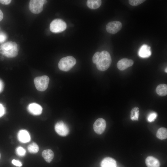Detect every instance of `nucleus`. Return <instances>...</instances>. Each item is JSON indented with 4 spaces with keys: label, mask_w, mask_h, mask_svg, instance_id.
Here are the masks:
<instances>
[{
    "label": "nucleus",
    "mask_w": 167,
    "mask_h": 167,
    "mask_svg": "<svg viewBox=\"0 0 167 167\" xmlns=\"http://www.w3.org/2000/svg\"><path fill=\"white\" fill-rule=\"evenodd\" d=\"M19 47L15 42L8 41L0 46V53L7 58L15 57L18 54Z\"/></svg>",
    "instance_id": "1"
},
{
    "label": "nucleus",
    "mask_w": 167,
    "mask_h": 167,
    "mask_svg": "<svg viewBox=\"0 0 167 167\" xmlns=\"http://www.w3.org/2000/svg\"><path fill=\"white\" fill-rule=\"evenodd\" d=\"M111 62V58L109 53L106 51H103L100 52L96 64L98 70L105 71L110 66Z\"/></svg>",
    "instance_id": "2"
},
{
    "label": "nucleus",
    "mask_w": 167,
    "mask_h": 167,
    "mask_svg": "<svg viewBox=\"0 0 167 167\" xmlns=\"http://www.w3.org/2000/svg\"><path fill=\"white\" fill-rule=\"evenodd\" d=\"M76 60L72 56H68L61 58L59 62L58 66L62 71H67L71 70L76 63Z\"/></svg>",
    "instance_id": "3"
},
{
    "label": "nucleus",
    "mask_w": 167,
    "mask_h": 167,
    "mask_svg": "<svg viewBox=\"0 0 167 167\" xmlns=\"http://www.w3.org/2000/svg\"><path fill=\"white\" fill-rule=\"evenodd\" d=\"M49 78L47 75L37 77L34 79V83L37 90L44 91L47 88L49 82Z\"/></svg>",
    "instance_id": "4"
},
{
    "label": "nucleus",
    "mask_w": 167,
    "mask_h": 167,
    "mask_svg": "<svg viewBox=\"0 0 167 167\" xmlns=\"http://www.w3.org/2000/svg\"><path fill=\"white\" fill-rule=\"evenodd\" d=\"M50 30L54 33H59L65 30L66 28V23L61 19H57L54 20L50 25Z\"/></svg>",
    "instance_id": "5"
},
{
    "label": "nucleus",
    "mask_w": 167,
    "mask_h": 167,
    "mask_svg": "<svg viewBox=\"0 0 167 167\" xmlns=\"http://www.w3.org/2000/svg\"><path fill=\"white\" fill-rule=\"evenodd\" d=\"M46 2L44 0H30L29 4V10L33 13H39L42 11L43 5Z\"/></svg>",
    "instance_id": "6"
},
{
    "label": "nucleus",
    "mask_w": 167,
    "mask_h": 167,
    "mask_svg": "<svg viewBox=\"0 0 167 167\" xmlns=\"http://www.w3.org/2000/svg\"><path fill=\"white\" fill-rule=\"evenodd\" d=\"M122 26V24L120 21H113L107 24L106 26V29L108 33L114 34L121 29Z\"/></svg>",
    "instance_id": "7"
},
{
    "label": "nucleus",
    "mask_w": 167,
    "mask_h": 167,
    "mask_svg": "<svg viewBox=\"0 0 167 167\" xmlns=\"http://www.w3.org/2000/svg\"><path fill=\"white\" fill-rule=\"evenodd\" d=\"M93 129L97 134L101 135L105 131L106 127V122L102 118H99L96 120L93 124Z\"/></svg>",
    "instance_id": "8"
},
{
    "label": "nucleus",
    "mask_w": 167,
    "mask_h": 167,
    "mask_svg": "<svg viewBox=\"0 0 167 167\" xmlns=\"http://www.w3.org/2000/svg\"><path fill=\"white\" fill-rule=\"evenodd\" d=\"M56 132L62 136L67 135L69 133V129L68 126L62 121L58 122L55 126Z\"/></svg>",
    "instance_id": "9"
},
{
    "label": "nucleus",
    "mask_w": 167,
    "mask_h": 167,
    "mask_svg": "<svg viewBox=\"0 0 167 167\" xmlns=\"http://www.w3.org/2000/svg\"><path fill=\"white\" fill-rule=\"evenodd\" d=\"M133 63L134 62L132 60L124 58L118 61L117 67L119 70L123 71L131 66Z\"/></svg>",
    "instance_id": "10"
},
{
    "label": "nucleus",
    "mask_w": 167,
    "mask_h": 167,
    "mask_svg": "<svg viewBox=\"0 0 167 167\" xmlns=\"http://www.w3.org/2000/svg\"><path fill=\"white\" fill-rule=\"evenodd\" d=\"M28 109L31 113L37 115L41 114L42 108L39 105L35 103H32L28 105Z\"/></svg>",
    "instance_id": "11"
},
{
    "label": "nucleus",
    "mask_w": 167,
    "mask_h": 167,
    "mask_svg": "<svg viewBox=\"0 0 167 167\" xmlns=\"http://www.w3.org/2000/svg\"><path fill=\"white\" fill-rule=\"evenodd\" d=\"M151 47L147 45L144 44L142 45L139 49L138 55L143 58H148L151 55Z\"/></svg>",
    "instance_id": "12"
},
{
    "label": "nucleus",
    "mask_w": 167,
    "mask_h": 167,
    "mask_svg": "<svg viewBox=\"0 0 167 167\" xmlns=\"http://www.w3.org/2000/svg\"><path fill=\"white\" fill-rule=\"evenodd\" d=\"M18 137L19 140L23 143L29 142L30 140V136L28 132L25 130H20L18 132Z\"/></svg>",
    "instance_id": "13"
},
{
    "label": "nucleus",
    "mask_w": 167,
    "mask_h": 167,
    "mask_svg": "<svg viewBox=\"0 0 167 167\" xmlns=\"http://www.w3.org/2000/svg\"><path fill=\"white\" fill-rule=\"evenodd\" d=\"M145 163L147 167H160L159 161L152 156H148L145 160Z\"/></svg>",
    "instance_id": "14"
},
{
    "label": "nucleus",
    "mask_w": 167,
    "mask_h": 167,
    "mask_svg": "<svg viewBox=\"0 0 167 167\" xmlns=\"http://www.w3.org/2000/svg\"><path fill=\"white\" fill-rule=\"evenodd\" d=\"M101 167H117L116 161L113 158L106 157L104 158L101 161Z\"/></svg>",
    "instance_id": "15"
},
{
    "label": "nucleus",
    "mask_w": 167,
    "mask_h": 167,
    "mask_svg": "<svg viewBox=\"0 0 167 167\" xmlns=\"http://www.w3.org/2000/svg\"><path fill=\"white\" fill-rule=\"evenodd\" d=\"M42 156L47 162L50 163L53 158L54 154L51 150L48 149L43 151Z\"/></svg>",
    "instance_id": "16"
},
{
    "label": "nucleus",
    "mask_w": 167,
    "mask_h": 167,
    "mask_svg": "<svg viewBox=\"0 0 167 167\" xmlns=\"http://www.w3.org/2000/svg\"><path fill=\"white\" fill-rule=\"evenodd\" d=\"M156 92L159 96H164L167 94V85L165 84H161L158 85L156 88Z\"/></svg>",
    "instance_id": "17"
},
{
    "label": "nucleus",
    "mask_w": 167,
    "mask_h": 167,
    "mask_svg": "<svg viewBox=\"0 0 167 167\" xmlns=\"http://www.w3.org/2000/svg\"><path fill=\"white\" fill-rule=\"evenodd\" d=\"M101 4V0H88L87 2V5L90 9H95L99 8Z\"/></svg>",
    "instance_id": "18"
},
{
    "label": "nucleus",
    "mask_w": 167,
    "mask_h": 167,
    "mask_svg": "<svg viewBox=\"0 0 167 167\" xmlns=\"http://www.w3.org/2000/svg\"><path fill=\"white\" fill-rule=\"evenodd\" d=\"M156 136L157 137L160 139H164L167 138V130L164 127L160 128L157 131Z\"/></svg>",
    "instance_id": "19"
},
{
    "label": "nucleus",
    "mask_w": 167,
    "mask_h": 167,
    "mask_svg": "<svg viewBox=\"0 0 167 167\" xmlns=\"http://www.w3.org/2000/svg\"><path fill=\"white\" fill-rule=\"evenodd\" d=\"M139 109L137 107L133 108L131 111V119L132 121H138L139 115Z\"/></svg>",
    "instance_id": "20"
},
{
    "label": "nucleus",
    "mask_w": 167,
    "mask_h": 167,
    "mask_svg": "<svg viewBox=\"0 0 167 167\" xmlns=\"http://www.w3.org/2000/svg\"><path fill=\"white\" fill-rule=\"evenodd\" d=\"M28 149L29 152L36 153L38 151L39 148L38 145L36 143H33L28 146Z\"/></svg>",
    "instance_id": "21"
},
{
    "label": "nucleus",
    "mask_w": 167,
    "mask_h": 167,
    "mask_svg": "<svg viewBox=\"0 0 167 167\" xmlns=\"http://www.w3.org/2000/svg\"><path fill=\"white\" fill-rule=\"evenodd\" d=\"M16 154L19 156H22L26 153L25 149L21 147H19L16 149Z\"/></svg>",
    "instance_id": "22"
},
{
    "label": "nucleus",
    "mask_w": 167,
    "mask_h": 167,
    "mask_svg": "<svg viewBox=\"0 0 167 167\" xmlns=\"http://www.w3.org/2000/svg\"><path fill=\"white\" fill-rule=\"evenodd\" d=\"M145 0H129V3L133 6H137L142 3Z\"/></svg>",
    "instance_id": "23"
},
{
    "label": "nucleus",
    "mask_w": 167,
    "mask_h": 167,
    "mask_svg": "<svg viewBox=\"0 0 167 167\" xmlns=\"http://www.w3.org/2000/svg\"><path fill=\"white\" fill-rule=\"evenodd\" d=\"M157 116L156 113L153 112L150 113L148 116L147 119L149 122H152L154 121L156 119Z\"/></svg>",
    "instance_id": "24"
},
{
    "label": "nucleus",
    "mask_w": 167,
    "mask_h": 167,
    "mask_svg": "<svg viewBox=\"0 0 167 167\" xmlns=\"http://www.w3.org/2000/svg\"><path fill=\"white\" fill-rule=\"evenodd\" d=\"M11 162H12V164L13 165L17 167H21L22 165V163L20 161H19L17 160L13 159L12 161Z\"/></svg>",
    "instance_id": "25"
},
{
    "label": "nucleus",
    "mask_w": 167,
    "mask_h": 167,
    "mask_svg": "<svg viewBox=\"0 0 167 167\" xmlns=\"http://www.w3.org/2000/svg\"><path fill=\"white\" fill-rule=\"evenodd\" d=\"M6 39V34L3 32H0V43L4 42Z\"/></svg>",
    "instance_id": "26"
},
{
    "label": "nucleus",
    "mask_w": 167,
    "mask_h": 167,
    "mask_svg": "<svg viewBox=\"0 0 167 167\" xmlns=\"http://www.w3.org/2000/svg\"><path fill=\"white\" fill-rule=\"evenodd\" d=\"M5 109L3 105L0 103V118L5 113Z\"/></svg>",
    "instance_id": "27"
},
{
    "label": "nucleus",
    "mask_w": 167,
    "mask_h": 167,
    "mask_svg": "<svg viewBox=\"0 0 167 167\" xmlns=\"http://www.w3.org/2000/svg\"><path fill=\"white\" fill-rule=\"evenodd\" d=\"M11 0H0V3L4 5H8L11 2Z\"/></svg>",
    "instance_id": "28"
},
{
    "label": "nucleus",
    "mask_w": 167,
    "mask_h": 167,
    "mask_svg": "<svg viewBox=\"0 0 167 167\" xmlns=\"http://www.w3.org/2000/svg\"><path fill=\"white\" fill-rule=\"evenodd\" d=\"M4 87L3 83L2 81L0 79V93L3 90Z\"/></svg>",
    "instance_id": "29"
},
{
    "label": "nucleus",
    "mask_w": 167,
    "mask_h": 167,
    "mask_svg": "<svg viewBox=\"0 0 167 167\" xmlns=\"http://www.w3.org/2000/svg\"><path fill=\"white\" fill-rule=\"evenodd\" d=\"M3 17V13L1 10L0 9V21L2 19Z\"/></svg>",
    "instance_id": "30"
},
{
    "label": "nucleus",
    "mask_w": 167,
    "mask_h": 167,
    "mask_svg": "<svg viewBox=\"0 0 167 167\" xmlns=\"http://www.w3.org/2000/svg\"><path fill=\"white\" fill-rule=\"evenodd\" d=\"M167 68H165V72L166 73L167 72Z\"/></svg>",
    "instance_id": "31"
},
{
    "label": "nucleus",
    "mask_w": 167,
    "mask_h": 167,
    "mask_svg": "<svg viewBox=\"0 0 167 167\" xmlns=\"http://www.w3.org/2000/svg\"><path fill=\"white\" fill-rule=\"evenodd\" d=\"M0 157H1V154H0Z\"/></svg>",
    "instance_id": "32"
},
{
    "label": "nucleus",
    "mask_w": 167,
    "mask_h": 167,
    "mask_svg": "<svg viewBox=\"0 0 167 167\" xmlns=\"http://www.w3.org/2000/svg\"></svg>",
    "instance_id": "33"
},
{
    "label": "nucleus",
    "mask_w": 167,
    "mask_h": 167,
    "mask_svg": "<svg viewBox=\"0 0 167 167\" xmlns=\"http://www.w3.org/2000/svg\"></svg>",
    "instance_id": "34"
}]
</instances>
